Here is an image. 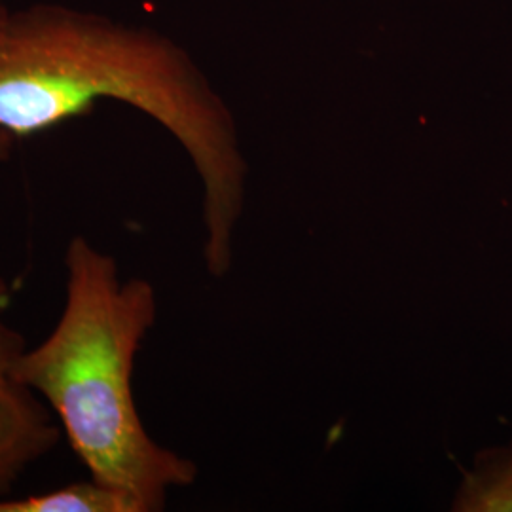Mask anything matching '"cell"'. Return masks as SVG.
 <instances>
[{"instance_id":"obj_1","label":"cell","mask_w":512,"mask_h":512,"mask_svg":"<svg viewBox=\"0 0 512 512\" xmlns=\"http://www.w3.org/2000/svg\"><path fill=\"white\" fill-rule=\"evenodd\" d=\"M110 99L141 110L184 148L200 177L203 262L232 270L247 198V162L232 110L173 40L61 4L0 19V129L14 141L61 126Z\"/></svg>"},{"instance_id":"obj_2","label":"cell","mask_w":512,"mask_h":512,"mask_svg":"<svg viewBox=\"0 0 512 512\" xmlns=\"http://www.w3.org/2000/svg\"><path fill=\"white\" fill-rule=\"evenodd\" d=\"M65 304L50 334L27 346L16 380L50 408L93 480L160 512L198 478L192 459L152 439L133 393L137 355L158 317L154 285L122 277L114 256L76 234L65 249Z\"/></svg>"},{"instance_id":"obj_3","label":"cell","mask_w":512,"mask_h":512,"mask_svg":"<svg viewBox=\"0 0 512 512\" xmlns=\"http://www.w3.org/2000/svg\"><path fill=\"white\" fill-rule=\"evenodd\" d=\"M12 285L0 275V497L48 456L61 439L50 408L16 380V365L27 349L25 336L6 321Z\"/></svg>"},{"instance_id":"obj_4","label":"cell","mask_w":512,"mask_h":512,"mask_svg":"<svg viewBox=\"0 0 512 512\" xmlns=\"http://www.w3.org/2000/svg\"><path fill=\"white\" fill-rule=\"evenodd\" d=\"M452 511L512 512V444L478 456L459 484Z\"/></svg>"},{"instance_id":"obj_5","label":"cell","mask_w":512,"mask_h":512,"mask_svg":"<svg viewBox=\"0 0 512 512\" xmlns=\"http://www.w3.org/2000/svg\"><path fill=\"white\" fill-rule=\"evenodd\" d=\"M0 512H133L128 499L107 484L93 480L71 482L46 494L0 497Z\"/></svg>"},{"instance_id":"obj_6","label":"cell","mask_w":512,"mask_h":512,"mask_svg":"<svg viewBox=\"0 0 512 512\" xmlns=\"http://www.w3.org/2000/svg\"><path fill=\"white\" fill-rule=\"evenodd\" d=\"M8 8L4 6V2L0 0V19L6 16ZM12 148H14V139L10 135H6L2 129H0V162H6L12 154Z\"/></svg>"}]
</instances>
